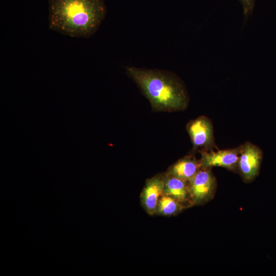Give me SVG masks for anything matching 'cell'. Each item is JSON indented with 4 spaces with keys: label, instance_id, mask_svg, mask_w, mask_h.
Returning a JSON list of instances; mask_svg holds the SVG:
<instances>
[{
    "label": "cell",
    "instance_id": "obj_2",
    "mask_svg": "<svg viewBox=\"0 0 276 276\" xmlns=\"http://www.w3.org/2000/svg\"><path fill=\"white\" fill-rule=\"evenodd\" d=\"M125 70L154 110L173 112L187 107L189 101L188 91L175 74L166 70L135 66L126 67Z\"/></svg>",
    "mask_w": 276,
    "mask_h": 276
},
{
    "label": "cell",
    "instance_id": "obj_5",
    "mask_svg": "<svg viewBox=\"0 0 276 276\" xmlns=\"http://www.w3.org/2000/svg\"><path fill=\"white\" fill-rule=\"evenodd\" d=\"M262 158V151L256 145L247 142L240 146L238 171L245 182H250L258 176Z\"/></svg>",
    "mask_w": 276,
    "mask_h": 276
},
{
    "label": "cell",
    "instance_id": "obj_9",
    "mask_svg": "<svg viewBox=\"0 0 276 276\" xmlns=\"http://www.w3.org/2000/svg\"><path fill=\"white\" fill-rule=\"evenodd\" d=\"M201 168L200 159L190 155L180 158L172 165L166 174L189 181Z\"/></svg>",
    "mask_w": 276,
    "mask_h": 276
},
{
    "label": "cell",
    "instance_id": "obj_10",
    "mask_svg": "<svg viewBox=\"0 0 276 276\" xmlns=\"http://www.w3.org/2000/svg\"><path fill=\"white\" fill-rule=\"evenodd\" d=\"M185 208L173 197L164 194L158 201L156 212L157 214L165 216L174 215Z\"/></svg>",
    "mask_w": 276,
    "mask_h": 276
},
{
    "label": "cell",
    "instance_id": "obj_4",
    "mask_svg": "<svg viewBox=\"0 0 276 276\" xmlns=\"http://www.w3.org/2000/svg\"><path fill=\"white\" fill-rule=\"evenodd\" d=\"M194 151L213 150L217 147L215 142L214 130L211 120L204 116L190 121L187 125Z\"/></svg>",
    "mask_w": 276,
    "mask_h": 276
},
{
    "label": "cell",
    "instance_id": "obj_8",
    "mask_svg": "<svg viewBox=\"0 0 276 276\" xmlns=\"http://www.w3.org/2000/svg\"><path fill=\"white\" fill-rule=\"evenodd\" d=\"M164 182V194L173 197L185 208L192 205L188 181L166 174Z\"/></svg>",
    "mask_w": 276,
    "mask_h": 276
},
{
    "label": "cell",
    "instance_id": "obj_3",
    "mask_svg": "<svg viewBox=\"0 0 276 276\" xmlns=\"http://www.w3.org/2000/svg\"><path fill=\"white\" fill-rule=\"evenodd\" d=\"M192 205L205 203L214 197L217 182L211 168H201L188 181Z\"/></svg>",
    "mask_w": 276,
    "mask_h": 276
},
{
    "label": "cell",
    "instance_id": "obj_7",
    "mask_svg": "<svg viewBox=\"0 0 276 276\" xmlns=\"http://www.w3.org/2000/svg\"><path fill=\"white\" fill-rule=\"evenodd\" d=\"M164 175L148 179L142 191L141 200L146 211L150 215L156 213L159 199L164 195Z\"/></svg>",
    "mask_w": 276,
    "mask_h": 276
},
{
    "label": "cell",
    "instance_id": "obj_1",
    "mask_svg": "<svg viewBox=\"0 0 276 276\" xmlns=\"http://www.w3.org/2000/svg\"><path fill=\"white\" fill-rule=\"evenodd\" d=\"M50 30L72 37L88 38L106 14L103 0H48Z\"/></svg>",
    "mask_w": 276,
    "mask_h": 276
},
{
    "label": "cell",
    "instance_id": "obj_6",
    "mask_svg": "<svg viewBox=\"0 0 276 276\" xmlns=\"http://www.w3.org/2000/svg\"><path fill=\"white\" fill-rule=\"evenodd\" d=\"M240 146L234 148L201 152L200 159L202 168L220 167L231 171H238Z\"/></svg>",
    "mask_w": 276,
    "mask_h": 276
},
{
    "label": "cell",
    "instance_id": "obj_11",
    "mask_svg": "<svg viewBox=\"0 0 276 276\" xmlns=\"http://www.w3.org/2000/svg\"><path fill=\"white\" fill-rule=\"evenodd\" d=\"M240 2L244 16L245 20L252 14L254 9L256 0H239Z\"/></svg>",
    "mask_w": 276,
    "mask_h": 276
}]
</instances>
